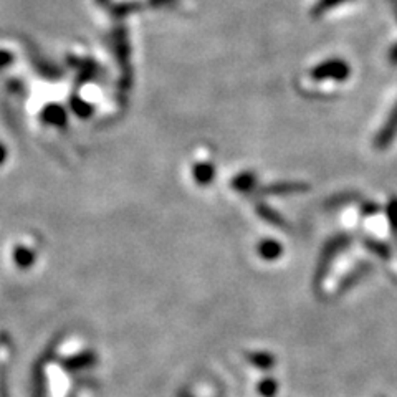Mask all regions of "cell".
<instances>
[{
  "instance_id": "1",
  "label": "cell",
  "mask_w": 397,
  "mask_h": 397,
  "mask_svg": "<svg viewBox=\"0 0 397 397\" xmlns=\"http://www.w3.org/2000/svg\"><path fill=\"white\" fill-rule=\"evenodd\" d=\"M45 118H47L50 123H55V124L63 123V118H65L63 109H62V108H58V107L48 108L47 112H45Z\"/></svg>"
},
{
  "instance_id": "2",
  "label": "cell",
  "mask_w": 397,
  "mask_h": 397,
  "mask_svg": "<svg viewBox=\"0 0 397 397\" xmlns=\"http://www.w3.org/2000/svg\"><path fill=\"white\" fill-rule=\"evenodd\" d=\"M25 257H27V259H32V255L28 254V250H22V249H20L18 252L15 254V260H17V262H18L20 265H22V266H28L30 262H28V260H25Z\"/></svg>"
},
{
  "instance_id": "3",
  "label": "cell",
  "mask_w": 397,
  "mask_h": 397,
  "mask_svg": "<svg viewBox=\"0 0 397 397\" xmlns=\"http://www.w3.org/2000/svg\"><path fill=\"white\" fill-rule=\"evenodd\" d=\"M10 62H12V55L9 52H0V68H4Z\"/></svg>"
},
{
  "instance_id": "4",
  "label": "cell",
  "mask_w": 397,
  "mask_h": 397,
  "mask_svg": "<svg viewBox=\"0 0 397 397\" xmlns=\"http://www.w3.org/2000/svg\"><path fill=\"white\" fill-rule=\"evenodd\" d=\"M339 2H344V0H323V2H321V9H326V7H333V5L339 4Z\"/></svg>"
},
{
  "instance_id": "5",
  "label": "cell",
  "mask_w": 397,
  "mask_h": 397,
  "mask_svg": "<svg viewBox=\"0 0 397 397\" xmlns=\"http://www.w3.org/2000/svg\"><path fill=\"white\" fill-rule=\"evenodd\" d=\"M4 159H5V149H4V146L0 144V164L4 163Z\"/></svg>"
}]
</instances>
